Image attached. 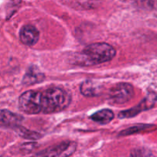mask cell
Here are the masks:
<instances>
[{
	"instance_id": "obj_1",
	"label": "cell",
	"mask_w": 157,
	"mask_h": 157,
	"mask_svg": "<svg viewBox=\"0 0 157 157\" xmlns=\"http://www.w3.org/2000/svg\"><path fill=\"white\" fill-rule=\"evenodd\" d=\"M71 96L66 90L60 87H50L41 90V110L43 113H52L61 111L70 104Z\"/></svg>"
},
{
	"instance_id": "obj_2",
	"label": "cell",
	"mask_w": 157,
	"mask_h": 157,
	"mask_svg": "<svg viewBox=\"0 0 157 157\" xmlns=\"http://www.w3.org/2000/svg\"><path fill=\"white\" fill-rule=\"evenodd\" d=\"M116 55L114 48L107 43L100 42L90 44L83 50L80 61L85 66L95 65L111 61Z\"/></svg>"
},
{
	"instance_id": "obj_3",
	"label": "cell",
	"mask_w": 157,
	"mask_h": 157,
	"mask_svg": "<svg viewBox=\"0 0 157 157\" xmlns=\"http://www.w3.org/2000/svg\"><path fill=\"white\" fill-rule=\"evenodd\" d=\"M18 107L24 113L28 114H37L41 113V90H28L20 96Z\"/></svg>"
},
{
	"instance_id": "obj_4",
	"label": "cell",
	"mask_w": 157,
	"mask_h": 157,
	"mask_svg": "<svg viewBox=\"0 0 157 157\" xmlns=\"http://www.w3.org/2000/svg\"><path fill=\"white\" fill-rule=\"evenodd\" d=\"M134 96L133 87L127 83H120L113 86L109 92L110 100L117 104H123L130 101Z\"/></svg>"
},
{
	"instance_id": "obj_5",
	"label": "cell",
	"mask_w": 157,
	"mask_h": 157,
	"mask_svg": "<svg viewBox=\"0 0 157 157\" xmlns=\"http://www.w3.org/2000/svg\"><path fill=\"white\" fill-rule=\"evenodd\" d=\"M157 101V94L154 92H150L147 94V96L137 104L136 107H132L130 110H124L119 113V118H130L136 116L141 112L144 110L151 109L155 105Z\"/></svg>"
},
{
	"instance_id": "obj_6",
	"label": "cell",
	"mask_w": 157,
	"mask_h": 157,
	"mask_svg": "<svg viewBox=\"0 0 157 157\" xmlns=\"http://www.w3.org/2000/svg\"><path fill=\"white\" fill-rule=\"evenodd\" d=\"M77 145L74 142H64L58 146L44 150L38 153L37 156H71L76 150Z\"/></svg>"
},
{
	"instance_id": "obj_7",
	"label": "cell",
	"mask_w": 157,
	"mask_h": 157,
	"mask_svg": "<svg viewBox=\"0 0 157 157\" xmlns=\"http://www.w3.org/2000/svg\"><path fill=\"white\" fill-rule=\"evenodd\" d=\"M19 38L21 42L27 46H33L39 39V32L35 26L26 25L21 29Z\"/></svg>"
},
{
	"instance_id": "obj_8",
	"label": "cell",
	"mask_w": 157,
	"mask_h": 157,
	"mask_svg": "<svg viewBox=\"0 0 157 157\" xmlns=\"http://www.w3.org/2000/svg\"><path fill=\"white\" fill-rule=\"evenodd\" d=\"M21 116L8 110H0V127H17L22 121Z\"/></svg>"
},
{
	"instance_id": "obj_9",
	"label": "cell",
	"mask_w": 157,
	"mask_h": 157,
	"mask_svg": "<svg viewBox=\"0 0 157 157\" xmlns=\"http://www.w3.org/2000/svg\"><path fill=\"white\" fill-rule=\"evenodd\" d=\"M81 92L86 97H98L101 94V87L91 80L84 81L81 84Z\"/></svg>"
},
{
	"instance_id": "obj_10",
	"label": "cell",
	"mask_w": 157,
	"mask_h": 157,
	"mask_svg": "<svg viewBox=\"0 0 157 157\" xmlns=\"http://www.w3.org/2000/svg\"><path fill=\"white\" fill-rule=\"evenodd\" d=\"M44 75L38 68L35 67H29V70L26 72L25 75L23 78V83L26 85H31V84H36V83L41 82L44 81Z\"/></svg>"
},
{
	"instance_id": "obj_11",
	"label": "cell",
	"mask_w": 157,
	"mask_h": 157,
	"mask_svg": "<svg viewBox=\"0 0 157 157\" xmlns=\"http://www.w3.org/2000/svg\"><path fill=\"white\" fill-rule=\"evenodd\" d=\"M113 118H114V113L109 109H103L94 113L90 117L92 121L101 124H108Z\"/></svg>"
},
{
	"instance_id": "obj_12",
	"label": "cell",
	"mask_w": 157,
	"mask_h": 157,
	"mask_svg": "<svg viewBox=\"0 0 157 157\" xmlns=\"http://www.w3.org/2000/svg\"><path fill=\"white\" fill-rule=\"evenodd\" d=\"M151 126L149 125H144V124H141V125H137V126H133V127H130L129 129L127 130H124V131L121 132L120 133V136H127V135L133 134V133H137L138 132L144 131V130H147V128L150 127Z\"/></svg>"
},
{
	"instance_id": "obj_13",
	"label": "cell",
	"mask_w": 157,
	"mask_h": 157,
	"mask_svg": "<svg viewBox=\"0 0 157 157\" xmlns=\"http://www.w3.org/2000/svg\"><path fill=\"white\" fill-rule=\"evenodd\" d=\"M17 131L18 133L21 135V136L27 139H32V140H38V138L41 137V135L38 134V133L35 132H31L29 130H26V129L23 128V127H20L19 126L17 127Z\"/></svg>"
},
{
	"instance_id": "obj_14",
	"label": "cell",
	"mask_w": 157,
	"mask_h": 157,
	"mask_svg": "<svg viewBox=\"0 0 157 157\" xmlns=\"http://www.w3.org/2000/svg\"><path fill=\"white\" fill-rule=\"evenodd\" d=\"M136 4L143 9H157V0H136Z\"/></svg>"
},
{
	"instance_id": "obj_15",
	"label": "cell",
	"mask_w": 157,
	"mask_h": 157,
	"mask_svg": "<svg viewBox=\"0 0 157 157\" xmlns=\"http://www.w3.org/2000/svg\"><path fill=\"white\" fill-rule=\"evenodd\" d=\"M21 2V0H10V2H9V7L12 9V15L14 13V12L16 11V9H18Z\"/></svg>"
}]
</instances>
